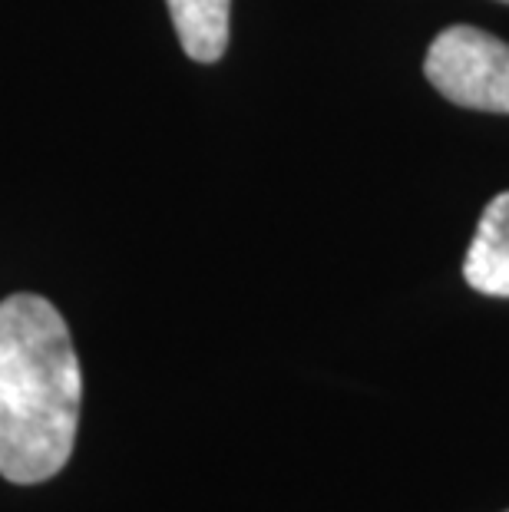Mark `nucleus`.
I'll return each instance as SVG.
<instances>
[{"mask_svg": "<svg viewBox=\"0 0 509 512\" xmlns=\"http://www.w3.org/2000/svg\"><path fill=\"white\" fill-rule=\"evenodd\" d=\"M80 407V357L63 314L40 294H10L0 301V476L17 486L57 476Z\"/></svg>", "mask_w": 509, "mask_h": 512, "instance_id": "f257e3e1", "label": "nucleus"}, {"mask_svg": "<svg viewBox=\"0 0 509 512\" xmlns=\"http://www.w3.org/2000/svg\"><path fill=\"white\" fill-rule=\"evenodd\" d=\"M424 73L450 103L480 113H509V43L480 27H447L430 43Z\"/></svg>", "mask_w": 509, "mask_h": 512, "instance_id": "f03ea898", "label": "nucleus"}, {"mask_svg": "<svg viewBox=\"0 0 509 512\" xmlns=\"http://www.w3.org/2000/svg\"><path fill=\"white\" fill-rule=\"evenodd\" d=\"M467 285L490 298H509V192L496 195L480 215L463 261Z\"/></svg>", "mask_w": 509, "mask_h": 512, "instance_id": "7ed1b4c3", "label": "nucleus"}, {"mask_svg": "<svg viewBox=\"0 0 509 512\" xmlns=\"http://www.w3.org/2000/svg\"><path fill=\"white\" fill-rule=\"evenodd\" d=\"M182 50L196 63L222 60L229 47L232 0H166Z\"/></svg>", "mask_w": 509, "mask_h": 512, "instance_id": "20e7f679", "label": "nucleus"}, {"mask_svg": "<svg viewBox=\"0 0 509 512\" xmlns=\"http://www.w3.org/2000/svg\"><path fill=\"white\" fill-rule=\"evenodd\" d=\"M500 4H509V0H500Z\"/></svg>", "mask_w": 509, "mask_h": 512, "instance_id": "39448f33", "label": "nucleus"}]
</instances>
